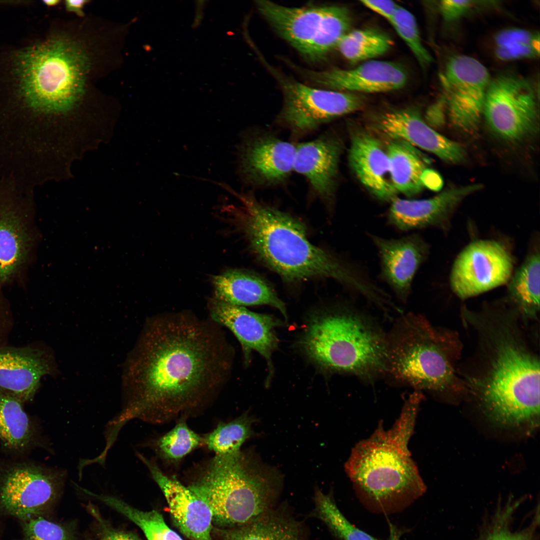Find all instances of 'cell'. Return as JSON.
Masks as SVG:
<instances>
[{"instance_id": "27", "label": "cell", "mask_w": 540, "mask_h": 540, "mask_svg": "<svg viewBox=\"0 0 540 540\" xmlns=\"http://www.w3.org/2000/svg\"><path fill=\"white\" fill-rule=\"evenodd\" d=\"M216 298L239 306L267 304L280 311L286 308L272 288L262 278L238 270H229L214 276Z\"/></svg>"}, {"instance_id": "45", "label": "cell", "mask_w": 540, "mask_h": 540, "mask_svg": "<svg viewBox=\"0 0 540 540\" xmlns=\"http://www.w3.org/2000/svg\"><path fill=\"white\" fill-rule=\"evenodd\" d=\"M88 2V1L85 0H66L64 1V4L68 11L74 12L79 16H83L84 14L82 9Z\"/></svg>"}, {"instance_id": "13", "label": "cell", "mask_w": 540, "mask_h": 540, "mask_svg": "<svg viewBox=\"0 0 540 540\" xmlns=\"http://www.w3.org/2000/svg\"><path fill=\"white\" fill-rule=\"evenodd\" d=\"M284 103L280 120L296 134L310 132L338 117L362 108L364 97L355 93L315 88L280 78Z\"/></svg>"}, {"instance_id": "38", "label": "cell", "mask_w": 540, "mask_h": 540, "mask_svg": "<svg viewBox=\"0 0 540 540\" xmlns=\"http://www.w3.org/2000/svg\"><path fill=\"white\" fill-rule=\"evenodd\" d=\"M23 532L25 540H76L71 528L40 516L24 520Z\"/></svg>"}, {"instance_id": "29", "label": "cell", "mask_w": 540, "mask_h": 540, "mask_svg": "<svg viewBox=\"0 0 540 540\" xmlns=\"http://www.w3.org/2000/svg\"><path fill=\"white\" fill-rule=\"evenodd\" d=\"M386 152L396 192L409 197L420 193L424 187L422 177L426 168L420 156L410 144L400 140L389 143Z\"/></svg>"}, {"instance_id": "6", "label": "cell", "mask_w": 540, "mask_h": 540, "mask_svg": "<svg viewBox=\"0 0 540 540\" xmlns=\"http://www.w3.org/2000/svg\"><path fill=\"white\" fill-rule=\"evenodd\" d=\"M210 509L218 528L255 520L278 504L282 480L252 452L215 455L197 468L187 486Z\"/></svg>"}, {"instance_id": "16", "label": "cell", "mask_w": 540, "mask_h": 540, "mask_svg": "<svg viewBox=\"0 0 540 540\" xmlns=\"http://www.w3.org/2000/svg\"><path fill=\"white\" fill-rule=\"evenodd\" d=\"M368 235L378 251L380 280L388 286L398 301L406 304L416 274L428 257V244L416 232L398 238H386L369 232Z\"/></svg>"}, {"instance_id": "22", "label": "cell", "mask_w": 540, "mask_h": 540, "mask_svg": "<svg viewBox=\"0 0 540 540\" xmlns=\"http://www.w3.org/2000/svg\"><path fill=\"white\" fill-rule=\"evenodd\" d=\"M376 124L378 130L388 138L417 146L447 162L459 164L466 157L460 144L434 130L414 110L386 112L378 118Z\"/></svg>"}, {"instance_id": "26", "label": "cell", "mask_w": 540, "mask_h": 540, "mask_svg": "<svg viewBox=\"0 0 540 540\" xmlns=\"http://www.w3.org/2000/svg\"><path fill=\"white\" fill-rule=\"evenodd\" d=\"M212 534L218 540H310L306 524L284 503L243 525L214 528Z\"/></svg>"}, {"instance_id": "15", "label": "cell", "mask_w": 540, "mask_h": 540, "mask_svg": "<svg viewBox=\"0 0 540 540\" xmlns=\"http://www.w3.org/2000/svg\"><path fill=\"white\" fill-rule=\"evenodd\" d=\"M33 194L0 179V282L11 278L27 258L32 242L28 220Z\"/></svg>"}, {"instance_id": "12", "label": "cell", "mask_w": 540, "mask_h": 540, "mask_svg": "<svg viewBox=\"0 0 540 540\" xmlns=\"http://www.w3.org/2000/svg\"><path fill=\"white\" fill-rule=\"evenodd\" d=\"M66 476L64 470L26 463L10 465L0 474V504L24 521L38 516L57 498Z\"/></svg>"}, {"instance_id": "11", "label": "cell", "mask_w": 540, "mask_h": 540, "mask_svg": "<svg viewBox=\"0 0 540 540\" xmlns=\"http://www.w3.org/2000/svg\"><path fill=\"white\" fill-rule=\"evenodd\" d=\"M483 117L491 130L504 140L526 138L536 128L538 117L536 94L532 84L512 74L491 78Z\"/></svg>"}, {"instance_id": "37", "label": "cell", "mask_w": 540, "mask_h": 540, "mask_svg": "<svg viewBox=\"0 0 540 540\" xmlns=\"http://www.w3.org/2000/svg\"><path fill=\"white\" fill-rule=\"evenodd\" d=\"M390 22L422 66L432 62L431 55L422 42L416 18L410 12L398 6Z\"/></svg>"}, {"instance_id": "34", "label": "cell", "mask_w": 540, "mask_h": 540, "mask_svg": "<svg viewBox=\"0 0 540 540\" xmlns=\"http://www.w3.org/2000/svg\"><path fill=\"white\" fill-rule=\"evenodd\" d=\"M254 420L248 412L228 422H220L203 438L204 444L216 455L240 451L242 444L252 435Z\"/></svg>"}, {"instance_id": "14", "label": "cell", "mask_w": 540, "mask_h": 540, "mask_svg": "<svg viewBox=\"0 0 540 540\" xmlns=\"http://www.w3.org/2000/svg\"><path fill=\"white\" fill-rule=\"evenodd\" d=\"M512 270V258L502 244L477 240L457 256L450 276L451 288L460 298H468L506 283Z\"/></svg>"}, {"instance_id": "24", "label": "cell", "mask_w": 540, "mask_h": 540, "mask_svg": "<svg viewBox=\"0 0 540 540\" xmlns=\"http://www.w3.org/2000/svg\"><path fill=\"white\" fill-rule=\"evenodd\" d=\"M348 160L358 180L376 198L391 202L396 197L386 152L376 138L364 132L354 134Z\"/></svg>"}, {"instance_id": "33", "label": "cell", "mask_w": 540, "mask_h": 540, "mask_svg": "<svg viewBox=\"0 0 540 540\" xmlns=\"http://www.w3.org/2000/svg\"><path fill=\"white\" fill-rule=\"evenodd\" d=\"M311 516L320 520L338 540H378L355 526L340 512L331 494L316 488Z\"/></svg>"}, {"instance_id": "10", "label": "cell", "mask_w": 540, "mask_h": 540, "mask_svg": "<svg viewBox=\"0 0 540 540\" xmlns=\"http://www.w3.org/2000/svg\"><path fill=\"white\" fill-rule=\"evenodd\" d=\"M440 78L450 124L463 134H474L483 117L491 80L488 69L474 58L456 55L448 60Z\"/></svg>"}, {"instance_id": "46", "label": "cell", "mask_w": 540, "mask_h": 540, "mask_svg": "<svg viewBox=\"0 0 540 540\" xmlns=\"http://www.w3.org/2000/svg\"><path fill=\"white\" fill-rule=\"evenodd\" d=\"M400 534L398 530L392 524H390V535L388 540H400Z\"/></svg>"}, {"instance_id": "4", "label": "cell", "mask_w": 540, "mask_h": 540, "mask_svg": "<svg viewBox=\"0 0 540 540\" xmlns=\"http://www.w3.org/2000/svg\"><path fill=\"white\" fill-rule=\"evenodd\" d=\"M238 196L240 226L250 248L284 280L331 278L362 298L371 294L374 282L368 272L355 261L311 244L300 221L251 196Z\"/></svg>"}, {"instance_id": "7", "label": "cell", "mask_w": 540, "mask_h": 540, "mask_svg": "<svg viewBox=\"0 0 540 540\" xmlns=\"http://www.w3.org/2000/svg\"><path fill=\"white\" fill-rule=\"evenodd\" d=\"M412 434L393 424L378 426L352 449L345 470L362 502L376 512H396L408 506L426 490L411 457Z\"/></svg>"}, {"instance_id": "47", "label": "cell", "mask_w": 540, "mask_h": 540, "mask_svg": "<svg viewBox=\"0 0 540 540\" xmlns=\"http://www.w3.org/2000/svg\"><path fill=\"white\" fill-rule=\"evenodd\" d=\"M44 3L48 6H54L58 4L60 2L58 0H44Z\"/></svg>"}, {"instance_id": "8", "label": "cell", "mask_w": 540, "mask_h": 540, "mask_svg": "<svg viewBox=\"0 0 540 540\" xmlns=\"http://www.w3.org/2000/svg\"><path fill=\"white\" fill-rule=\"evenodd\" d=\"M387 332L372 316L346 302L313 320L302 341L320 366L372 384L384 378Z\"/></svg>"}, {"instance_id": "19", "label": "cell", "mask_w": 540, "mask_h": 540, "mask_svg": "<svg viewBox=\"0 0 540 540\" xmlns=\"http://www.w3.org/2000/svg\"><path fill=\"white\" fill-rule=\"evenodd\" d=\"M137 456L148 469L162 492L173 522L190 540H214L213 516L208 506L176 478L166 476L152 460Z\"/></svg>"}, {"instance_id": "41", "label": "cell", "mask_w": 540, "mask_h": 540, "mask_svg": "<svg viewBox=\"0 0 540 540\" xmlns=\"http://www.w3.org/2000/svg\"><path fill=\"white\" fill-rule=\"evenodd\" d=\"M474 2L469 0H442L440 2L439 8L444 19L452 22L464 16L474 6Z\"/></svg>"}, {"instance_id": "18", "label": "cell", "mask_w": 540, "mask_h": 540, "mask_svg": "<svg viewBox=\"0 0 540 540\" xmlns=\"http://www.w3.org/2000/svg\"><path fill=\"white\" fill-rule=\"evenodd\" d=\"M482 188L480 184L452 187L432 198L423 200L396 197L390 202L386 222L402 232L432 228L445 229L458 204Z\"/></svg>"}, {"instance_id": "3", "label": "cell", "mask_w": 540, "mask_h": 540, "mask_svg": "<svg viewBox=\"0 0 540 540\" xmlns=\"http://www.w3.org/2000/svg\"><path fill=\"white\" fill-rule=\"evenodd\" d=\"M12 60V92L0 101L6 128L24 143L56 136L58 118L84 93L86 54L76 42L62 36L22 49Z\"/></svg>"}, {"instance_id": "20", "label": "cell", "mask_w": 540, "mask_h": 540, "mask_svg": "<svg viewBox=\"0 0 540 540\" xmlns=\"http://www.w3.org/2000/svg\"><path fill=\"white\" fill-rule=\"evenodd\" d=\"M296 146L266 134L244 142L239 150V170L252 184L270 186L283 182L294 170Z\"/></svg>"}, {"instance_id": "32", "label": "cell", "mask_w": 540, "mask_h": 540, "mask_svg": "<svg viewBox=\"0 0 540 540\" xmlns=\"http://www.w3.org/2000/svg\"><path fill=\"white\" fill-rule=\"evenodd\" d=\"M392 44L391 38L385 33L366 28L350 30L342 38L336 48L350 62L356 64L384 54Z\"/></svg>"}, {"instance_id": "21", "label": "cell", "mask_w": 540, "mask_h": 540, "mask_svg": "<svg viewBox=\"0 0 540 540\" xmlns=\"http://www.w3.org/2000/svg\"><path fill=\"white\" fill-rule=\"evenodd\" d=\"M208 310L214 322L229 328L237 338L246 361L249 360L252 350L258 352L266 360L270 374L272 354L278 344L274 329L280 322L270 316L256 313L215 298L210 300Z\"/></svg>"}, {"instance_id": "5", "label": "cell", "mask_w": 540, "mask_h": 540, "mask_svg": "<svg viewBox=\"0 0 540 540\" xmlns=\"http://www.w3.org/2000/svg\"><path fill=\"white\" fill-rule=\"evenodd\" d=\"M462 350L456 332L436 326L420 314L402 313L387 332L384 378L434 394L466 392L457 368Z\"/></svg>"}, {"instance_id": "30", "label": "cell", "mask_w": 540, "mask_h": 540, "mask_svg": "<svg viewBox=\"0 0 540 540\" xmlns=\"http://www.w3.org/2000/svg\"><path fill=\"white\" fill-rule=\"evenodd\" d=\"M34 436V428L22 402L0 390V440L8 448L22 450Z\"/></svg>"}, {"instance_id": "1", "label": "cell", "mask_w": 540, "mask_h": 540, "mask_svg": "<svg viewBox=\"0 0 540 540\" xmlns=\"http://www.w3.org/2000/svg\"><path fill=\"white\" fill-rule=\"evenodd\" d=\"M214 328L184 313L148 320L125 363L122 410L106 425L112 434L134 418L170 420L223 384L230 366L228 348Z\"/></svg>"}, {"instance_id": "28", "label": "cell", "mask_w": 540, "mask_h": 540, "mask_svg": "<svg viewBox=\"0 0 540 540\" xmlns=\"http://www.w3.org/2000/svg\"><path fill=\"white\" fill-rule=\"evenodd\" d=\"M540 256L528 255L508 281L507 301L528 322L538 320L540 312Z\"/></svg>"}, {"instance_id": "40", "label": "cell", "mask_w": 540, "mask_h": 540, "mask_svg": "<svg viewBox=\"0 0 540 540\" xmlns=\"http://www.w3.org/2000/svg\"><path fill=\"white\" fill-rule=\"evenodd\" d=\"M90 512L95 518L100 528V538L102 540H140L134 534L116 529L106 521L100 516L98 511L92 505L88 506Z\"/></svg>"}, {"instance_id": "43", "label": "cell", "mask_w": 540, "mask_h": 540, "mask_svg": "<svg viewBox=\"0 0 540 540\" xmlns=\"http://www.w3.org/2000/svg\"><path fill=\"white\" fill-rule=\"evenodd\" d=\"M422 180L424 186L436 192L440 190L444 184L440 174L435 170L427 168L422 174Z\"/></svg>"}, {"instance_id": "17", "label": "cell", "mask_w": 540, "mask_h": 540, "mask_svg": "<svg viewBox=\"0 0 540 540\" xmlns=\"http://www.w3.org/2000/svg\"><path fill=\"white\" fill-rule=\"evenodd\" d=\"M58 373L53 352L44 344L0 346V390L22 403L32 400L42 377Z\"/></svg>"}, {"instance_id": "23", "label": "cell", "mask_w": 540, "mask_h": 540, "mask_svg": "<svg viewBox=\"0 0 540 540\" xmlns=\"http://www.w3.org/2000/svg\"><path fill=\"white\" fill-rule=\"evenodd\" d=\"M314 82L332 90L354 93L384 92L403 88L407 76L398 64L370 60L352 69L307 72Z\"/></svg>"}, {"instance_id": "35", "label": "cell", "mask_w": 540, "mask_h": 540, "mask_svg": "<svg viewBox=\"0 0 540 540\" xmlns=\"http://www.w3.org/2000/svg\"><path fill=\"white\" fill-rule=\"evenodd\" d=\"M496 53L502 60L532 58L539 56L540 36L520 28H508L495 36Z\"/></svg>"}, {"instance_id": "44", "label": "cell", "mask_w": 540, "mask_h": 540, "mask_svg": "<svg viewBox=\"0 0 540 540\" xmlns=\"http://www.w3.org/2000/svg\"><path fill=\"white\" fill-rule=\"evenodd\" d=\"M12 326V316L2 305L0 299V346L5 345L4 342Z\"/></svg>"}, {"instance_id": "2", "label": "cell", "mask_w": 540, "mask_h": 540, "mask_svg": "<svg viewBox=\"0 0 540 540\" xmlns=\"http://www.w3.org/2000/svg\"><path fill=\"white\" fill-rule=\"evenodd\" d=\"M464 324L474 329L477 346L470 372H458L492 422L504 426L539 422L540 362L528 322L512 306L461 308Z\"/></svg>"}, {"instance_id": "36", "label": "cell", "mask_w": 540, "mask_h": 540, "mask_svg": "<svg viewBox=\"0 0 540 540\" xmlns=\"http://www.w3.org/2000/svg\"><path fill=\"white\" fill-rule=\"evenodd\" d=\"M202 444L203 438L190 429L182 420L156 441L155 448L164 460L177 462Z\"/></svg>"}, {"instance_id": "39", "label": "cell", "mask_w": 540, "mask_h": 540, "mask_svg": "<svg viewBox=\"0 0 540 540\" xmlns=\"http://www.w3.org/2000/svg\"><path fill=\"white\" fill-rule=\"evenodd\" d=\"M506 514H499L496 516L490 528L482 536L481 540H534V530L538 524L536 518L532 524L522 530L512 532L510 530L508 522V512Z\"/></svg>"}, {"instance_id": "48", "label": "cell", "mask_w": 540, "mask_h": 540, "mask_svg": "<svg viewBox=\"0 0 540 540\" xmlns=\"http://www.w3.org/2000/svg\"><path fill=\"white\" fill-rule=\"evenodd\" d=\"M102 540L101 538H100V539H99V540Z\"/></svg>"}, {"instance_id": "42", "label": "cell", "mask_w": 540, "mask_h": 540, "mask_svg": "<svg viewBox=\"0 0 540 540\" xmlns=\"http://www.w3.org/2000/svg\"><path fill=\"white\" fill-rule=\"evenodd\" d=\"M360 2L364 6L382 16L389 22L398 6L392 0H363Z\"/></svg>"}, {"instance_id": "25", "label": "cell", "mask_w": 540, "mask_h": 540, "mask_svg": "<svg viewBox=\"0 0 540 540\" xmlns=\"http://www.w3.org/2000/svg\"><path fill=\"white\" fill-rule=\"evenodd\" d=\"M340 151L339 142L328 136L296 146L294 170L323 198H329L333 192Z\"/></svg>"}, {"instance_id": "31", "label": "cell", "mask_w": 540, "mask_h": 540, "mask_svg": "<svg viewBox=\"0 0 540 540\" xmlns=\"http://www.w3.org/2000/svg\"><path fill=\"white\" fill-rule=\"evenodd\" d=\"M87 496L98 500L128 518L143 532L147 540H184L166 522L158 511H144L114 496L98 494L89 490Z\"/></svg>"}, {"instance_id": "9", "label": "cell", "mask_w": 540, "mask_h": 540, "mask_svg": "<svg viewBox=\"0 0 540 540\" xmlns=\"http://www.w3.org/2000/svg\"><path fill=\"white\" fill-rule=\"evenodd\" d=\"M256 4L279 34L313 62L323 60L336 48L352 22L350 12L344 6L288 7L266 0Z\"/></svg>"}]
</instances>
